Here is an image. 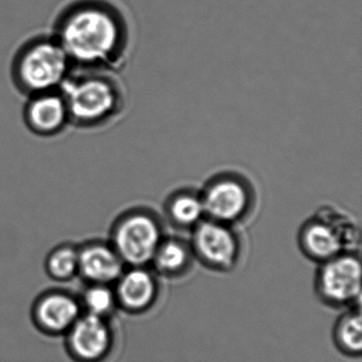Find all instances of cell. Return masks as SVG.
I'll return each mask as SVG.
<instances>
[{"instance_id": "6da1fadb", "label": "cell", "mask_w": 362, "mask_h": 362, "mask_svg": "<svg viewBox=\"0 0 362 362\" xmlns=\"http://www.w3.org/2000/svg\"><path fill=\"white\" fill-rule=\"evenodd\" d=\"M57 41L74 69L113 71L124 62L129 29L124 16L100 1H83L65 10L54 25Z\"/></svg>"}, {"instance_id": "7a4b0ae2", "label": "cell", "mask_w": 362, "mask_h": 362, "mask_svg": "<svg viewBox=\"0 0 362 362\" xmlns=\"http://www.w3.org/2000/svg\"><path fill=\"white\" fill-rule=\"evenodd\" d=\"M60 92L76 128H103L124 111V90L112 71L74 69Z\"/></svg>"}, {"instance_id": "3957f363", "label": "cell", "mask_w": 362, "mask_h": 362, "mask_svg": "<svg viewBox=\"0 0 362 362\" xmlns=\"http://www.w3.org/2000/svg\"><path fill=\"white\" fill-rule=\"evenodd\" d=\"M73 63L52 35L27 40L14 54L12 83L26 97L59 90L73 71Z\"/></svg>"}, {"instance_id": "277c9868", "label": "cell", "mask_w": 362, "mask_h": 362, "mask_svg": "<svg viewBox=\"0 0 362 362\" xmlns=\"http://www.w3.org/2000/svg\"><path fill=\"white\" fill-rule=\"evenodd\" d=\"M164 238V228L156 213L133 209L116 219L110 243L126 266L147 267Z\"/></svg>"}, {"instance_id": "5b68a950", "label": "cell", "mask_w": 362, "mask_h": 362, "mask_svg": "<svg viewBox=\"0 0 362 362\" xmlns=\"http://www.w3.org/2000/svg\"><path fill=\"white\" fill-rule=\"evenodd\" d=\"M359 234L353 221L334 209H321L298 232L302 253L313 262H326L344 252H354Z\"/></svg>"}, {"instance_id": "8992f818", "label": "cell", "mask_w": 362, "mask_h": 362, "mask_svg": "<svg viewBox=\"0 0 362 362\" xmlns=\"http://www.w3.org/2000/svg\"><path fill=\"white\" fill-rule=\"evenodd\" d=\"M361 259L357 251L344 252L319 264L315 290L323 304L332 308L360 305Z\"/></svg>"}, {"instance_id": "52a82bcc", "label": "cell", "mask_w": 362, "mask_h": 362, "mask_svg": "<svg viewBox=\"0 0 362 362\" xmlns=\"http://www.w3.org/2000/svg\"><path fill=\"white\" fill-rule=\"evenodd\" d=\"M192 247L194 259L209 270L228 272L238 264L241 241L232 226L207 219L192 230Z\"/></svg>"}, {"instance_id": "ba28073f", "label": "cell", "mask_w": 362, "mask_h": 362, "mask_svg": "<svg viewBox=\"0 0 362 362\" xmlns=\"http://www.w3.org/2000/svg\"><path fill=\"white\" fill-rule=\"evenodd\" d=\"M200 194L205 217L228 226L245 219L253 204L251 187L232 175L216 177Z\"/></svg>"}, {"instance_id": "9c48e42d", "label": "cell", "mask_w": 362, "mask_h": 362, "mask_svg": "<svg viewBox=\"0 0 362 362\" xmlns=\"http://www.w3.org/2000/svg\"><path fill=\"white\" fill-rule=\"evenodd\" d=\"M65 334L69 353L77 362L103 361L113 349V330L105 317L83 313Z\"/></svg>"}, {"instance_id": "30bf717a", "label": "cell", "mask_w": 362, "mask_h": 362, "mask_svg": "<svg viewBox=\"0 0 362 362\" xmlns=\"http://www.w3.org/2000/svg\"><path fill=\"white\" fill-rule=\"evenodd\" d=\"M23 119L27 129L42 139L58 136L71 124L60 90L27 97Z\"/></svg>"}, {"instance_id": "8fae6325", "label": "cell", "mask_w": 362, "mask_h": 362, "mask_svg": "<svg viewBox=\"0 0 362 362\" xmlns=\"http://www.w3.org/2000/svg\"><path fill=\"white\" fill-rule=\"evenodd\" d=\"M118 307L132 315L150 310L160 296V284L147 267H129L114 284Z\"/></svg>"}, {"instance_id": "7c38bea8", "label": "cell", "mask_w": 362, "mask_h": 362, "mask_svg": "<svg viewBox=\"0 0 362 362\" xmlns=\"http://www.w3.org/2000/svg\"><path fill=\"white\" fill-rule=\"evenodd\" d=\"M82 313L80 300L69 292L58 290L40 296L33 308L37 327L52 336L66 334Z\"/></svg>"}, {"instance_id": "4fadbf2b", "label": "cell", "mask_w": 362, "mask_h": 362, "mask_svg": "<svg viewBox=\"0 0 362 362\" xmlns=\"http://www.w3.org/2000/svg\"><path fill=\"white\" fill-rule=\"evenodd\" d=\"M78 249V275H81L82 279L88 284L113 286L126 269V264L110 243L90 241Z\"/></svg>"}, {"instance_id": "5bb4252c", "label": "cell", "mask_w": 362, "mask_h": 362, "mask_svg": "<svg viewBox=\"0 0 362 362\" xmlns=\"http://www.w3.org/2000/svg\"><path fill=\"white\" fill-rule=\"evenodd\" d=\"M194 259L189 243L175 237H165L150 264L156 274L175 279L186 274Z\"/></svg>"}, {"instance_id": "9a60e30c", "label": "cell", "mask_w": 362, "mask_h": 362, "mask_svg": "<svg viewBox=\"0 0 362 362\" xmlns=\"http://www.w3.org/2000/svg\"><path fill=\"white\" fill-rule=\"evenodd\" d=\"M165 214L173 228L192 230L205 219L204 206L200 192H177L167 201Z\"/></svg>"}, {"instance_id": "2e32d148", "label": "cell", "mask_w": 362, "mask_h": 362, "mask_svg": "<svg viewBox=\"0 0 362 362\" xmlns=\"http://www.w3.org/2000/svg\"><path fill=\"white\" fill-rule=\"evenodd\" d=\"M332 340L343 355L359 358L362 353V317L360 305L349 307L337 319Z\"/></svg>"}, {"instance_id": "e0dca14e", "label": "cell", "mask_w": 362, "mask_h": 362, "mask_svg": "<svg viewBox=\"0 0 362 362\" xmlns=\"http://www.w3.org/2000/svg\"><path fill=\"white\" fill-rule=\"evenodd\" d=\"M45 269L54 281H71L79 272V249L71 245L54 247L46 258Z\"/></svg>"}, {"instance_id": "ac0fdd59", "label": "cell", "mask_w": 362, "mask_h": 362, "mask_svg": "<svg viewBox=\"0 0 362 362\" xmlns=\"http://www.w3.org/2000/svg\"><path fill=\"white\" fill-rule=\"evenodd\" d=\"M80 303L83 313L105 319H107L118 307L114 287L105 284H88Z\"/></svg>"}]
</instances>
